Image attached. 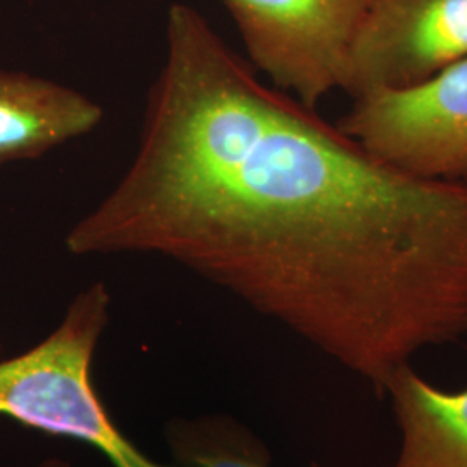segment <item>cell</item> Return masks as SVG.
Segmentation results:
<instances>
[{"label":"cell","mask_w":467,"mask_h":467,"mask_svg":"<svg viewBox=\"0 0 467 467\" xmlns=\"http://www.w3.org/2000/svg\"><path fill=\"white\" fill-rule=\"evenodd\" d=\"M65 244L168 258L368 384L467 310V182L372 158L182 2L168 7L134 160Z\"/></svg>","instance_id":"obj_1"},{"label":"cell","mask_w":467,"mask_h":467,"mask_svg":"<svg viewBox=\"0 0 467 467\" xmlns=\"http://www.w3.org/2000/svg\"><path fill=\"white\" fill-rule=\"evenodd\" d=\"M109 306L106 284L94 283L69 303L54 333L32 350L2 360L0 416L94 447L113 467H170L121 433L94 386L92 364Z\"/></svg>","instance_id":"obj_2"},{"label":"cell","mask_w":467,"mask_h":467,"mask_svg":"<svg viewBox=\"0 0 467 467\" xmlns=\"http://www.w3.org/2000/svg\"><path fill=\"white\" fill-rule=\"evenodd\" d=\"M336 127L407 175L467 182V57L418 84L353 99Z\"/></svg>","instance_id":"obj_3"},{"label":"cell","mask_w":467,"mask_h":467,"mask_svg":"<svg viewBox=\"0 0 467 467\" xmlns=\"http://www.w3.org/2000/svg\"><path fill=\"white\" fill-rule=\"evenodd\" d=\"M251 67L316 109L343 90L368 0H222Z\"/></svg>","instance_id":"obj_4"},{"label":"cell","mask_w":467,"mask_h":467,"mask_svg":"<svg viewBox=\"0 0 467 467\" xmlns=\"http://www.w3.org/2000/svg\"><path fill=\"white\" fill-rule=\"evenodd\" d=\"M467 57V0H368L343 87L351 99L430 78Z\"/></svg>","instance_id":"obj_5"},{"label":"cell","mask_w":467,"mask_h":467,"mask_svg":"<svg viewBox=\"0 0 467 467\" xmlns=\"http://www.w3.org/2000/svg\"><path fill=\"white\" fill-rule=\"evenodd\" d=\"M102 119L99 102L77 88L0 69V167L36 160L92 134Z\"/></svg>","instance_id":"obj_6"},{"label":"cell","mask_w":467,"mask_h":467,"mask_svg":"<svg viewBox=\"0 0 467 467\" xmlns=\"http://www.w3.org/2000/svg\"><path fill=\"white\" fill-rule=\"evenodd\" d=\"M383 393L400 434L386 467H467V388L441 389L407 364L389 376Z\"/></svg>","instance_id":"obj_7"},{"label":"cell","mask_w":467,"mask_h":467,"mask_svg":"<svg viewBox=\"0 0 467 467\" xmlns=\"http://www.w3.org/2000/svg\"><path fill=\"white\" fill-rule=\"evenodd\" d=\"M165 438L175 467H272L267 445L227 414L171 419Z\"/></svg>","instance_id":"obj_8"},{"label":"cell","mask_w":467,"mask_h":467,"mask_svg":"<svg viewBox=\"0 0 467 467\" xmlns=\"http://www.w3.org/2000/svg\"><path fill=\"white\" fill-rule=\"evenodd\" d=\"M38 467H71L65 461H61V459H47L46 462H42Z\"/></svg>","instance_id":"obj_9"}]
</instances>
